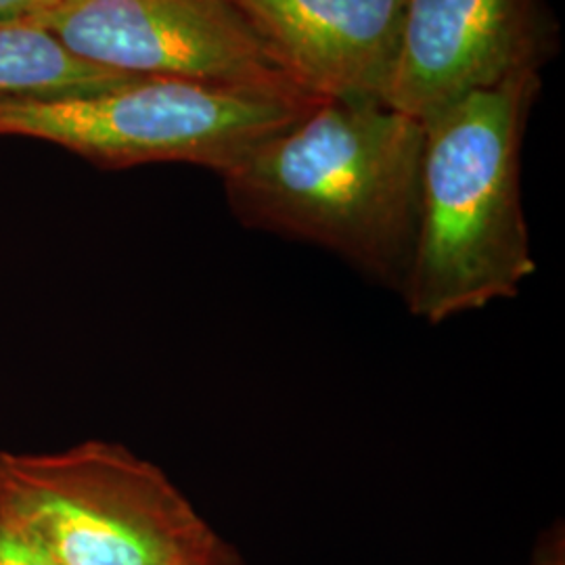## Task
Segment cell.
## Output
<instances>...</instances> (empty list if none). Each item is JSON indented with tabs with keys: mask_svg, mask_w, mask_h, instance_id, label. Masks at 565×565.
Masks as SVG:
<instances>
[{
	"mask_svg": "<svg viewBox=\"0 0 565 565\" xmlns=\"http://www.w3.org/2000/svg\"><path fill=\"white\" fill-rule=\"evenodd\" d=\"M424 121L371 99H323L221 177L239 223L312 243L403 289L419 221Z\"/></svg>",
	"mask_w": 565,
	"mask_h": 565,
	"instance_id": "cell-1",
	"label": "cell"
},
{
	"mask_svg": "<svg viewBox=\"0 0 565 565\" xmlns=\"http://www.w3.org/2000/svg\"><path fill=\"white\" fill-rule=\"evenodd\" d=\"M0 565H61L41 541L0 503Z\"/></svg>",
	"mask_w": 565,
	"mask_h": 565,
	"instance_id": "cell-9",
	"label": "cell"
},
{
	"mask_svg": "<svg viewBox=\"0 0 565 565\" xmlns=\"http://www.w3.org/2000/svg\"><path fill=\"white\" fill-rule=\"evenodd\" d=\"M323 99L135 76L102 90L0 97V137L51 142L107 170L191 163L223 174Z\"/></svg>",
	"mask_w": 565,
	"mask_h": 565,
	"instance_id": "cell-3",
	"label": "cell"
},
{
	"mask_svg": "<svg viewBox=\"0 0 565 565\" xmlns=\"http://www.w3.org/2000/svg\"><path fill=\"white\" fill-rule=\"evenodd\" d=\"M541 74H518L425 118L419 221L404 279L427 323L515 298L536 263L522 203V142Z\"/></svg>",
	"mask_w": 565,
	"mask_h": 565,
	"instance_id": "cell-2",
	"label": "cell"
},
{
	"mask_svg": "<svg viewBox=\"0 0 565 565\" xmlns=\"http://www.w3.org/2000/svg\"><path fill=\"white\" fill-rule=\"evenodd\" d=\"M555 49L546 0H406L384 105L425 120L469 93L541 74Z\"/></svg>",
	"mask_w": 565,
	"mask_h": 565,
	"instance_id": "cell-6",
	"label": "cell"
},
{
	"mask_svg": "<svg viewBox=\"0 0 565 565\" xmlns=\"http://www.w3.org/2000/svg\"><path fill=\"white\" fill-rule=\"evenodd\" d=\"M128 78L81 60L36 21H0V97L90 93Z\"/></svg>",
	"mask_w": 565,
	"mask_h": 565,
	"instance_id": "cell-8",
	"label": "cell"
},
{
	"mask_svg": "<svg viewBox=\"0 0 565 565\" xmlns=\"http://www.w3.org/2000/svg\"><path fill=\"white\" fill-rule=\"evenodd\" d=\"M210 565H247V562L243 559L242 553L235 546L226 543L223 551L218 553V557Z\"/></svg>",
	"mask_w": 565,
	"mask_h": 565,
	"instance_id": "cell-11",
	"label": "cell"
},
{
	"mask_svg": "<svg viewBox=\"0 0 565 565\" xmlns=\"http://www.w3.org/2000/svg\"><path fill=\"white\" fill-rule=\"evenodd\" d=\"M60 0H0V21L39 20Z\"/></svg>",
	"mask_w": 565,
	"mask_h": 565,
	"instance_id": "cell-10",
	"label": "cell"
},
{
	"mask_svg": "<svg viewBox=\"0 0 565 565\" xmlns=\"http://www.w3.org/2000/svg\"><path fill=\"white\" fill-rule=\"evenodd\" d=\"M32 21L121 74L306 93L235 0H60Z\"/></svg>",
	"mask_w": 565,
	"mask_h": 565,
	"instance_id": "cell-5",
	"label": "cell"
},
{
	"mask_svg": "<svg viewBox=\"0 0 565 565\" xmlns=\"http://www.w3.org/2000/svg\"><path fill=\"white\" fill-rule=\"evenodd\" d=\"M235 4L308 95L384 103L406 0H235Z\"/></svg>",
	"mask_w": 565,
	"mask_h": 565,
	"instance_id": "cell-7",
	"label": "cell"
},
{
	"mask_svg": "<svg viewBox=\"0 0 565 565\" xmlns=\"http://www.w3.org/2000/svg\"><path fill=\"white\" fill-rule=\"evenodd\" d=\"M0 503L61 565H210L226 545L158 465L114 443L0 450Z\"/></svg>",
	"mask_w": 565,
	"mask_h": 565,
	"instance_id": "cell-4",
	"label": "cell"
}]
</instances>
